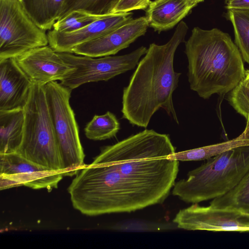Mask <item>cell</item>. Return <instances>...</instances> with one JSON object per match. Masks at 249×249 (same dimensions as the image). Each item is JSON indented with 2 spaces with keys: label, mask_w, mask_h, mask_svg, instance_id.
I'll return each instance as SVG.
<instances>
[{
  "label": "cell",
  "mask_w": 249,
  "mask_h": 249,
  "mask_svg": "<svg viewBox=\"0 0 249 249\" xmlns=\"http://www.w3.org/2000/svg\"><path fill=\"white\" fill-rule=\"evenodd\" d=\"M176 149L168 134L147 129L103 147L68 188L73 208L96 216L162 204L178 173Z\"/></svg>",
  "instance_id": "cell-1"
},
{
  "label": "cell",
  "mask_w": 249,
  "mask_h": 249,
  "mask_svg": "<svg viewBox=\"0 0 249 249\" xmlns=\"http://www.w3.org/2000/svg\"><path fill=\"white\" fill-rule=\"evenodd\" d=\"M188 30L187 24L181 21L167 43L150 44L139 61L123 91L122 118L132 125L146 128L160 108L179 124L173 94L181 73L174 70V59L178 47L185 41Z\"/></svg>",
  "instance_id": "cell-2"
},
{
  "label": "cell",
  "mask_w": 249,
  "mask_h": 249,
  "mask_svg": "<svg viewBox=\"0 0 249 249\" xmlns=\"http://www.w3.org/2000/svg\"><path fill=\"white\" fill-rule=\"evenodd\" d=\"M188 80L204 99L230 92L245 78L241 53L229 34L214 28L194 27L185 41Z\"/></svg>",
  "instance_id": "cell-3"
},
{
  "label": "cell",
  "mask_w": 249,
  "mask_h": 249,
  "mask_svg": "<svg viewBox=\"0 0 249 249\" xmlns=\"http://www.w3.org/2000/svg\"><path fill=\"white\" fill-rule=\"evenodd\" d=\"M249 170V145L238 147L206 160L176 182L172 195L187 203L213 199L235 187Z\"/></svg>",
  "instance_id": "cell-4"
},
{
  "label": "cell",
  "mask_w": 249,
  "mask_h": 249,
  "mask_svg": "<svg viewBox=\"0 0 249 249\" xmlns=\"http://www.w3.org/2000/svg\"><path fill=\"white\" fill-rule=\"evenodd\" d=\"M23 109V136L17 153L35 164L63 174L62 161L44 86L33 82L28 100Z\"/></svg>",
  "instance_id": "cell-5"
},
{
  "label": "cell",
  "mask_w": 249,
  "mask_h": 249,
  "mask_svg": "<svg viewBox=\"0 0 249 249\" xmlns=\"http://www.w3.org/2000/svg\"><path fill=\"white\" fill-rule=\"evenodd\" d=\"M63 164V175L72 177L86 165L75 114L70 103L72 89L57 81L44 86Z\"/></svg>",
  "instance_id": "cell-6"
},
{
  "label": "cell",
  "mask_w": 249,
  "mask_h": 249,
  "mask_svg": "<svg viewBox=\"0 0 249 249\" xmlns=\"http://www.w3.org/2000/svg\"><path fill=\"white\" fill-rule=\"evenodd\" d=\"M48 45L46 31L33 20L21 1L0 0V60Z\"/></svg>",
  "instance_id": "cell-7"
},
{
  "label": "cell",
  "mask_w": 249,
  "mask_h": 249,
  "mask_svg": "<svg viewBox=\"0 0 249 249\" xmlns=\"http://www.w3.org/2000/svg\"><path fill=\"white\" fill-rule=\"evenodd\" d=\"M147 50L146 47L142 46L124 55L99 57L58 53L66 62L75 68L72 72L61 80L60 83L72 90L84 84L107 81L134 69Z\"/></svg>",
  "instance_id": "cell-8"
},
{
  "label": "cell",
  "mask_w": 249,
  "mask_h": 249,
  "mask_svg": "<svg viewBox=\"0 0 249 249\" xmlns=\"http://www.w3.org/2000/svg\"><path fill=\"white\" fill-rule=\"evenodd\" d=\"M173 221L178 229L188 231L249 232V213L198 203L180 210Z\"/></svg>",
  "instance_id": "cell-9"
},
{
  "label": "cell",
  "mask_w": 249,
  "mask_h": 249,
  "mask_svg": "<svg viewBox=\"0 0 249 249\" xmlns=\"http://www.w3.org/2000/svg\"><path fill=\"white\" fill-rule=\"evenodd\" d=\"M63 177L62 173L35 164L17 152L0 154V190L25 186L51 191L58 187Z\"/></svg>",
  "instance_id": "cell-10"
},
{
  "label": "cell",
  "mask_w": 249,
  "mask_h": 249,
  "mask_svg": "<svg viewBox=\"0 0 249 249\" xmlns=\"http://www.w3.org/2000/svg\"><path fill=\"white\" fill-rule=\"evenodd\" d=\"M15 59L32 82L42 86L61 81L75 70L49 45L31 50Z\"/></svg>",
  "instance_id": "cell-11"
},
{
  "label": "cell",
  "mask_w": 249,
  "mask_h": 249,
  "mask_svg": "<svg viewBox=\"0 0 249 249\" xmlns=\"http://www.w3.org/2000/svg\"><path fill=\"white\" fill-rule=\"evenodd\" d=\"M148 27L145 16L133 19L104 36L76 46L71 52L77 55L92 57L115 55L143 36Z\"/></svg>",
  "instance_id": "cell-12"
},
{
  "label": "cell",
  "mask_w": 249,
  "mask_h": 249,
  "mask_svg": "<svg viewBox=\"0 0 249 249\" xmlns=\"http://www.w3.org/2000/svg\"><path fill=\"white\" fill-rule=\"evenodd\" d=\"M131 12L105 16L75 31L61 32L51 29L47 33L49 45L57 53H72L84 42L104 36L133 19Z\"/></svg>",
  "instance_id": "cell-13"
},
{
  "label": "cell",
  "mask_w": 249,
  "mask_h": 249,
  "mask_svg": "<svg viewBox=\"0 0 249 249\" xmlns=\"http://www.w3.org/2000/svg\"><path fill=\"white\" fill-rule=\"evenodd\" d=\"M32 84L15 58L0 60V110L23 108Z\"/></svg>",
  "instance_id": "cell-14"
},
{
  "label": "cell",
  "mask_w": 249,
  "mask_h": 249,
  "mask_svg": "<svg viewBox=\"0 0 249 249\" xmlns=\"http://www.w3.org/2000/svg\"><path fill=\"white\" fill-rule=\"evenodd\" d=\"M195 7L189 0H155L146 9L149 26L159 32L178 24Z\"/></svg>",
  "instance_id": "cell-15"
},
{
  "label": "cell",
  "mask_w": 249,
  "mask_h": 249,
  "mask_svg": "<svg viewBox=\"0 0 249 249\" xmlns=\"http://www.w3.org/2000/svg\"><path fill=\"white\" fill-rule=\"evenodd\" d=\"M23 108L0 110V154L17 152L23 139Z\"/></svg>",
  "instance_id": "cell-16"
},
{
  "label": "cell",
  "mask_w": 249,
  "mask_h": 249,
  "mask_svg": "<svg viewBox=\"0 0 249 249\" xmlns=\"http://www.w3.org/2000/svg\"><path fill=\"white\" fill-rule=\"evenodd\" d=\"M249 145V121L243 132L238 137L224 142L190 150L176 152L171 158L181 161L206 160L233 148Z\"/></svg>",
  "instance_id": "cell-17"
},
{
  "label": "cell",
  "mask_w": 249,
  "mask_h": 249,
  "mask_svg": "<svg viewBox=\"0 0 249 249\" xmlns=\"http://www.w3.org/2000/svg\"><path fill=\"white\" fill-rule=\"evenodd\" d=\"M65 0H22L29 16L40 28L50 30L59 19Z\"/></svg>",
  "instance_id": "cell-18"
},
{
  "label": "cell",
  "mask_w": 249,
  "mask_h": 249,
  "mask_svg": "<svg viewBox=\"0 0 249 249\" xmlns=\"http://www.w3.org/2000/svg\"><path fill=\"white\" fill-rule=\"evenodd\" d=\"M210 205L249 213V170L235 187L223 196L212 199Z\"/></svg>",
  "instance_id": "cell-19"
},
{
  "label": "cell",
  "mask_w": 249,
  "mask_h": 249,
  "mask_svg": "<svg viewBox=\"0 0 249 249\" xmlns=\"http://www.w3.org/2000/svg\"><path fill=\"white\" fill-rule=\"evenodd\" d=\"M227 16L234 30L235 43L243 59L249 64V9H231Z\"/></svg>",
  "instance_id": "cell-20"
},
{
  "label": "cell",
  "mask_w": 249,
  "mask_h": 249,
  "mask_svg": "<svg viewBox=\"0 0 249 249\" xmlns=\"http://www.w3.org/2000/svg\"><path fill=\"white\" fill-rule=\"evenodd\" d=\"M120 129V123L116 116L107 111L103 115H95L86 125L84 131L89 139L102 141L115 137Z\"/></svg>",
  "instance_id": "cell-21"
},
{
  "label": "cell",
  "mask_w": 249,
  "mask_h": 249,
  "mask_svg": "<svg viewBox=\"0 0 249 249\" xmlns=\"http://www.w3.org/2000/svg\"><path fill=\"white\" fill-rule=\"evenodd\" d=\"M119 0H65L59 19L75 10L97 16L112 14Z\"/></svg>",
  "instance_id": "cell-22"
},
{
  "label": "cell",
  "mask_w": 249,
  "mask_h": 249,
  "mask_svg": "<svg viewBox=\"0 0 249 249\" xmlns=\"http://www.w3.org/2000/svg\"><path fill=\"white\" fill-rule=\"evenodd\" d=\"M112 230L121 231H162L178 229L176 223L160 222L139 218L123 220L110 227Z\"/></svg>",
  "instance_id": "cell-23"
},
{
  "label": "cell",
  "mask_w": 249,
  "mask_h": 249,
  "mask_svg": "<svg viewBox=\"0 0 249 249\" xmlns=\"http://www.w3.org/2000/svg\"><path fill=\"white\" fill-rule=\"evenodd\" d=\"M103 17L75 10L65 18L58 20L53 24V29L61 32H71L80 29Z\"/></svg>",
  "instance_id": "cell-24"
},
{
  "label": "cell",
  "mask_w": 249,
  "mask_h": 249,
  "mask_svg": "<svg viewBox=\"0 0 249 249\" xmlns=\"http://www.w3.org/2000/svg\"><path fill=\"white\" fill-rule=\"evenodd\" d=\"M228 100L236 112L249 121V84L243 80L230 92Z\"/></svg>",
  "instance_id": "cell-25"
},
{
  "label": "cell",
  "mask_w": 249,
  "mask_h": 249,
  "mask_svg": "<svg viewBox=\"0 0 249 249\" xmlns=\"http://www.w3.org/2000/svg\"><path fill=\"white\" fill-rule=\"evenodd\" d=\"M150 0H119L112 14L130 12L136 10H146Z\"/></svg>",
  "instance_id": "cell-26"
},
{
  "label": "cell",
  "mask_w": 249,
  "mask_h": 249,
  "mask_svg": "<svg viewBox=\"0 0 249 249\" xmlns=\"http://www.w3.org/2000/svg\"><path fill=\"white\" fill-rule=\"evenodd\" d=\"M226 8L249 9V0H230L226 2Z\"/></svg>",
  "instance_id": "cell-27"
},
{
  "label": "cell",
  "mask_w": 249,
  "mask_h": 249,
  "mask_svg": "<svg viewBox=\"0 0 249 249\" xmlns=\"http://www.w3.org/2000/svg\"><path fill=\"white\" fill-rule=\"evenodd\" d=\"M191 4L195 7L200 2H201L204 1V0H189Z\"/></svg>",
  "instance_id": "cell-28"
},
{
  "label": "cell",
  "mask_w": 249,
  "mask_h": 249,
  "mask_svg": "<svg viewBox=\"0 0 249 249\" xmlns=\"http://www.w3.org/2000/svg\"><path fill=\"white\" fill-rule=\"evenodd\" d=\"M243 80L247 83L249 84V69L246 71L245 77Z\"/></svg>",
  "instance_id": "cell-29"
},
{
  "label": "cell",
  "mask_w": 249,
  "mask_h": 249,
  "mask_svg": "<svg viewBox=\"0 0 249 249\" xmlns=\"http://www.w3.org/2000/svg\"><path fill=\"white\" fill-rule=\"evenodd\" d=\"M230 0H225V3L227 2V1H229Z\"/></svg>",
  "instance_id": "cell-30"
},
{
  "label": "cell",
  "mask_w": 249,
  "mask_h": 249,
  "mask_svg": "<svg viewBox=\"0 0 249 249\" xmlns=\"http://www.w3.org/2000/svg\"><path fill=\"white\" fill-rule=\"evenodd\" d=\"M20 1L22 2V0H19Z\"/></svg>",
  "instance_id": "cell-31"
},
{
  "label": "cell",
  "mask_w": 249,
  "mask_h": 249,
  "mask_svg": "<svg viewBox=\"0 0 249 249\" xmlns=\"http://www.w3.org/2000/svg\"><path fill=\"white\" fill-rule=\"evenodd\" d=\"M245 82V81H244Z\"/></svg>",
  "instance_id": "cell-32"
}]
</instances>
